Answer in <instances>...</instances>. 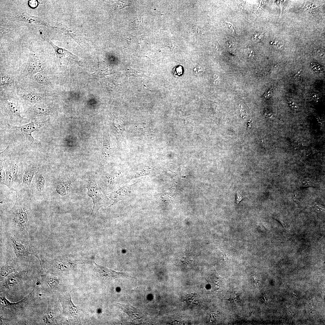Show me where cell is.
I'll use <instances>...</instances> for the list:
<instances>
[{
  "instance_id": "6da1fadb",
  "label": "cell",
  "mask_w": 325,
  "mask_h": 325,
  "mask_svg": "<svg viewBox=\"0 0 325 325\" xmlns=\"http://www.w3.org/2000/svg\"><path fill=\"white\" fill-rule=\"evenodd\" d=\"M86 187L88 189V195L92 198L93 203L91 215L94 217L100 209L104 205L105 197L98 187L94 175L89 176Z\"/></svg>"
},
{
  "instance_id": "7a4b0ae2",
  "label": "cell",
  "mask_w": 325,
  "mask_h": 325,
  "mask_svg": "<svg viewBox=\"0 0 325 325\" xmlns=\"http://www.w3.org/2000/svg\"><path fill=\"white\" fill-rule=\"evenodd\" d=\"M42 30H39L41 36L53 47L57 59L60 63L64 62L71 64L82 66L83 63L78 57L73 54L64 48H60L55 45L48 37L43 33Z\"/></svg>"
},
{
  "instance_id": "3957f363",
  "label": "cell",
  "mask_w": 325,
  "mask_h": 325,
  "mask_svg": "<svg viewBox=\"0 0 325 325\" xmlns=\"http://www.w3.org/2000/svg\"><path fill=\"white\" fill-rule=\"evenodd\" d=\"M38 52V49L32 43L29 57L23 71L25 75L32 76L44 71L45 67V63L39 57Z\"/></svg>"
},
{
  "instance_id": "277c9868",
  "label": "cell",
  "mask_w": 325,
  "mask_h": 325,
  "mask_svg": "<svg viewBox=\"0 0 325 325\" xmlns=\"http://www.w3.org/2000/svg\"><path fill=\"white\" fill-rule=\"evenodd\" d=\"M43 124L40 122L32 121L22 126H14L10 125V127L20 132L30 142L35 144H39V142L32 137V133L42 127Z\"/></svg>"
},
{
  "instance_id": "5b68a950",
  "label": "cell",
  "mask_w": 325,
  "mask_h": 325,
  "mask_svg": "<svg viewBox=\"0 0 325 325\" xmlns=\"http://www.w3.org/2000/svg\"><path fill=\"white\" fill-rule=\"evenodd\" d=\"M1 105L3 112L11 118L17 119H23L18 102L6 100L2 102Z\"/></svg>"
},
{
  "instance_id": "8992f818",
  "label": "cell",
  "mask_w": 325,
  "mask_h": 325,
  "mask_svg": "<svg viewBox=\"0 0 325 325\" xmlns=\"http://www.w3.org/2000/svg\"><path fill=\"white\" fill-rule=\"evenodd\" d=\"M62 304L64 314L75 320L80 321L78 310L73 304L70 294H68L64 296L62 299Z\"/></svg>"
},
{
  "instance_id": "52a82bcc",
  "label": "cell",
  "mask_w": 325,
  "mask_h": 325,
  "mask_svg": "<svg viewBox=\"0 0 325 325\" xmlns=\"http://www.w3.org/2000/svg\"><path fill=\"white\" fill-rule=\"evenodd\" d=\"M94 268L100 277L104 280H111L119 277H132L127 274L118 272L97 264L94 262Z\"/></svg>"
},
{
  "instance_id": "ba28073f",
  "label": "cell",
  "mask_w": 325,
  "mask_h": 325,
  "mask_svg": "<svg viewBox=\"0 0 325 325\" xmlns=\"http://www.w3.org/2000/svg\"><path fill=\"white\" fill-rule=\"evenodd\" d=\"M13 18V20H18L29 23H35L45 26H48L47 22L25 12L18 11L16 12L14 14Z\"/></svg>"
},
{
  "instance_id": "9c48e42d",
  "label": "cell",
  "mask_w": 325,
  "mask_h": 325,
  "mask_svg": "<svg viewBox=\"0 0 325 325\" xmlns=\"http://www.w3.org/2000/svg\"><path fill=\"white\" fill-rule=\"evenodd\" d=\"M31 110L33 114L38 116L52 115L54 113L51 106L47 103L36 104L32 107Z\"/></svg>"
},
{
  "instance_id": "30bf717a",
  "label": "cell",
  "mask_w": 325,
  "mask_h": 325,
  "mask_svg": "<svg viewBox=\"0 0 325 325\" xmlns=\"http://www.w3.org/2000/svg\"><path fill=\"white\" fill-rule=\"evenodd\" d=\"M47 95L42 93L32 91L26 92L21 95V97L27 102L35 104L45 98Z\"/></svg>"
},
{
  "instance_id": "8fae6325",
  "label": "cell",
  "mask_w": 325,
  "mask_h": 325,
  "mask_svg": "<svg viewBox=\"0 0 325 325\" xmlns=\"http://www.w3.org/2000/svg\"><path fill=\"white\" fill-rule=\"evenodd\" d=\"M25 271L14 273L8 276L3 283V286L6 288L14 286L20 282L25 276Z\"/></svg>"
},
{
  "instance_id": "7c38bea8",
  "label": "cell",
  "mask_w": 325,
  "mask_h": 325,
  "mask_svg": "<svg viewBox=\"0 0 325 325\" xmlns=\"http://www.w3.org/2000/svg\"><path fill=\"white\" fill-rule=\"evenodd\" d=\"M12 245L14 252L17 257L21 258L31 254L24 246L19 243L13 241Z\"/></svg>"
},
{
  "instance_id": "4fadbf2b",
  "label": "cell",
  "mask_w": 325,
  "mask_h": 325,
  "mask_svg": "<svg viewBox=\"0 0 325 325\" xmlns=\"http://www.w3.org/2000/svg\"><path fill=\"white\" fill-rule=\"evenodd\" d=\"M33 79L35 81L39 84L47 85L50 82V78L47 72L43 71L34 75Z\"/></svg>"
},
{
  "instance_id": "5bb4252c",
  "label": "cell",
  "mask_w": 325,
  "mask_h": 325,
  "mask_svg": "<svg viewBox=\"0 0 325 325\" xmlns=\"http://www.w3.org/2000/svg\"><path fill=\"white\" fill-rule=\"evenodd\" d=\"M14 80L10 76L6 74L1 73L0 78V87L6 88L11 86L14 84Z\"/></svg>"
},
{
  "instance_id": "9a60e30c",
  "label": "cell",
  "mask_w": 325,
  "mask_h": 325,
  "mask_svg": "<svg viewBox=\"0 0 325 325\" xmlns=\"http://www.w3.org/2000/svg\"><path fill=\"white\" fill-rule=\"evenodd\" d=\"M0 39L7 41L10 40L13 38L14 35V29L5 28L2 26L0 27Z\"/></svg>"
},
{
  "instance_id": "2e32d148",
  "label": "cell",
  "mask_w": 325,
  "mask_h": 325,
  "mask_svg": "<svg viewBox=\"0 0 325 325\" xmlns=\"http://www.w3.org/2000/svg\"><path fill=\"white\" fill-rule=\"evenodd\" d=\"M15 269L13 266L6 264L1 268L0 280H1L4 277H7L10 273L14 271Z\"/></svg>"
},
{
  "instance_id": "e0dca14e",
  "label": "cell",
  "mask_w": 325,
  "mask_h": 325,
  "mask_svg": "<svg viewBox=\"0 0 325 325\" xmlns=\"http://www.w3.org/2000/svg\"><path fill=\"white\" fill-rule=\"evenodd\" d=\"M36 172L35 168H32L27 170L25 173L23 177V182L26 184H29L33 177Z\"/></svg>"
},
{
  "instance_id": "ac0fdd59",
  "label": "cell",
  "mask_w": 325,
  "mask_h": 325,
  "mask_svg": "<svg viewBox=\"0 0 325 325\" xmlns=\"http://www.w3.org/2000/svg\"><path fill=\"white\" fill-rule=\"evenodd\" d=\"M299 184L302 187H316L317 186L315 183L311 178H305L300 180Z\"/></svg>"
},
{
  "instance_id": "d6986e66",
  "label": "cell",
  "mask_w": 325,
  "mask_h": 325,
  "mask_svg": "<svg viewBox=\"0 0 325 325\" xmlns=\"http://www.w3.org/2000/svg\"><path fill=\"white\" fill-rule=\"evenodd\" d=\"M47 285L51 288H54L58 285L59 282L56 277H48L46 281Z\"/></svg>"
},
{
  "instance_id": "ffe728a7",
  "label": "cell",
  "mask_w": 325,
  "mask_h": 325,
  "mask_svg": "<svg viewBox=\"0 0 325 325\" xmlns=\"http://www.w3.org/2000/svg\"><path fill=\"white\" fill-rule=\"evenodd\" d=\"M55 318V313L52 309L48 308L45 318V321L47 323H50V321H53Z\"/></svg>"
},
{
  "instance_id": "44dd1931",
  "label": "cell",
  "mask_w": 325,
  "mask_h": 325,
  "mask_svg": "<svg viewBox=\"0 0 325 325\" xmlns=\"http://www.w3.org/2000/svg\"><path fill=\"white\" fill-rule=\"evenodd\" d=\"M226 300L230 301L232 305H236L239 302V297L235 292H232L230 297Z\"/></svg>"
},
{
  "instance_id": "7402d4cb",
  "label": "cell",
  "mask_w": 325,
  "mask_h": 325,
  "mask_svg": "<svg viewBox=\"0 0 325 325\" xmlns=\"http://www.w3.org/2000/svg\"><path fill=\"white\" fill-rule=\"evenodd\" d=\"M45 183V180L44 177L41 176L38 178L37 181V185L39 190H41L43 187Z\"/></svg>"
},
{
  "instance_id": "603a6c76",
  "label": "cell",
  "mask_w": 325,
  "mask_h": 325,
  "mask_svg": "<svg viewBox=\"0 0 325 325\" xmlns=\"http://www.w3.org/2000/svg\"><path fill=\"white\" fill-rule=\"evenodd\" d=\"M311 68L316 72H321L323 70L322 67L318 64L311 63Z\"/></svg>"
},
{
  "instance_id": "cb8c5ba5",
  "label": "cell",
  "mask_w": 325,
  "mask_h": 325,
  "mask_svg": "<svg viewBox=\"0 0 325 325\" xmlns=\"http://www.w3.org/2000/svg\"><path fill=\"white\" fill-rule=\"evenodd\" d=\"M273 42V46L275 48L280 49L283 46L282 42L280 40L275 39Z\"/></svg>"
},
{
  "instance_id": "d4e9b609",
  "label": "cell",
  "mask_w": 325,
  "mask_h": 325,
  "mask_svg": "<svg viewBox=\"0 0 325 325\" xmlns=\"http://www.w3.org/2000/svg\"><path fill=\"white\" fill-rule=\"evenodd\" d=\"M57 191L58 193L63 195L66 194L65 190L64 187L62 184L58 185L57 188Z\"/></svg>"
},
{
  "instance_id": "484cf974",
  "label": "cell",
  "mask_w": 325,
  "mask_h": 325,
  "mask_svg": "<svg viewBox=\"0 0 325 325\" xmlns=\"http://www.w3.org/2000/svg\"><path fill=\"white\" fill-rule=\"evenodd\" d=\"M173 72L175 76L181 75L182 73V67L180 66L175 67L174 69Z\"/></svg>"
},
{
  "instance_id": "4316f807",
  "label": "cell",
  "mask_w": 325,
  "mask_h": 325,
  "mask_svg": "<svg viewBox=\"0 0 325 325\" xmlns=\"http://www.w3.org/2000/svg\"><path fill=\"white\" fill-rule=\"evenodd\" d=\"M29 4L31 7L34 8L37 6L38 5V2L35 0H29Z\"/></svg>"
},
{
  "instance_id": "83f0119b",
  "label": "cell",
  "mask_w": 325,
  "mask_h": 325,
  "mask_svg": "<svg viewBox=\"0 0 325 325\" xmlns=\"http://www.w3.org/2000/svg\"><path fill=\"white\" fill-rule=\"evenodd\" d=\"M261 38V34L259 33H256L254 34L252 37V39H253L254 41H257L260 40Z\"/></svg>"
},
{
  "instance_id": "f1b7e54d",
  "label": "cell",
  "mask_w": 325,
  "mask_h": 325,
  "mask_svg": "<svg viewBox=\"0 0 325 325\" xmlns=\"http://www.w3.org/2000/svg\"><path fill=\"white\" fill-rule=\"evenodd\" d=\"M236 193V203L237 204L242 200L243 198L240 193L237 192Z\"/></svg>"
},
{
  "instance_id": "f546056e",
  "label": "cell",
  "mask_w": 325,
  "mask_h": 325,
  "mask_svg": "<svg viewBox=\"0 0 325 325\" xmlns=\"http://www.w3.org/2000/svg\"><path fill=\"white\" fill-rule=\"evenodd\" d=\"M12 172L14 177L16 178L17 175V173L18 172V169L16 166L13 167L11 169Z\"/></svg>"
},
{
  "instance_id": "4dcf8cb0",
  "label": "cell",
  "mask_w": 325,
  "mask_h": 325,
  "mask_svg": "<svg viewBox=\"0 0 325 325\" xmlns=\"http://www.w3.org/2000/svg\"><path fill=\"white\" fill-rule=\"evenodd\" d=\"M7 178L8 182L10 183L12 181V178L11 173H10L9 172H8L7 173Z\"/></svg>"
},
{
  "instance_id": "1f68e13d",
  "label": "cell",
  "mask_w": 325,
  "mask_h": 325,
  "mask_svg": "<svg viewBox=\"0 0 325 325\" xmlns=\"http://www.w3.org/2000/svg\"><path fill=\"white\" fill-rule=\"evenodd\" d=\"M316 207L318 210L324 212V208L323 206L320 205H316Z\"/></svg>"
},
{
  "instance_id": "d6a6232c",
  "label": "cell",
  "mask_w": 325,
  "mask_h": 325,
  "mask_svg": "<svg viewBox=\"0 0 325 325\" xmlns=\"http://www.w3.org/2000/svg\"><path fill=\"white\" fill-rule=\"evenodd\" d=\"M311 96L313 98L314 100H317L319 98L318 95L315 93H313L311 94Z\"/></svg>"
},
{
  "instance_id": "836d02e7",
  "label": "cell",
  "mask_w": 325,
  "mask_h": 325,
  "mask_svg": "<svg viewBox=\"0 0 325 325\" xmlns=\"http://www.w3.org/2000/svg\"><path fill=\"white\" fill-rule=\"evenodd\" d=\"M272 91L271 90H269L265 95V98H268L270 97L272 94Z\"/></svg>"
}]
</instances>
